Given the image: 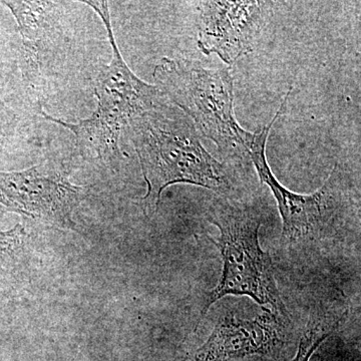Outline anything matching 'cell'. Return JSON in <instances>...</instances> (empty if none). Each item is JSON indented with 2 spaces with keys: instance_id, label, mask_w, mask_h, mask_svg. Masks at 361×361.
<instances>
[{
  "instance_id": "3",
  "label": "cell",
  "mask_w": 361,
  "mask_h": 361,
  "mask_svg": "<svg viewBox=\"0 0 361 361\" xmlns=\"http://www.w3.org/2000/svg\"><path fill=\"white\" fill-rule=\"evenodd\" d=\"M207 217L219 230L217 240L208 238L220 251L223 269L219 282L205 299L200 322L220 299L243 295L250 297L263 310L288 322V311L278 289L272 259L259 243L262 220L258 211L216 198L209 207Z\"/></svg>"
},
{
  "instance_id": "7",
  "label": "cell",
  "mask_w": 361,
  "mask_h": 361,
  "mask_svg": "<svg viewBox=\"0 0 361 361\" xmlns=\"http://www.w3.org/2000/svg\"><path fill=\"white\" fill-rule=\"evenodd\" d=\"M268 2H199L198 42L203 54H216L233 65L253 51L265 20Z\"/></svg>"
},
{
  "instance_id": "1",
  "label": "cell",
  "mask_w": 361,
  "mask_h": 361,
  "mask_svg": "<svg viewBox=\"0 0 361 361\" xmlns=\"http://www.w3.org/2000/svg\"><path fill=\"white\" fill-rule=\"evenodd\" d=\"M129 127L148 186L141 202L147 217L155 215L161 193L171 185L185 183L229 193L232 184L225 166L204 148L193 123L182 111L161 104L135 116Z\"/></svg>"
},
{
  "instance_id": "11",
  "label": "cell",
  "mask_w": 361,
  "mask_h": 361,
  "mask_svg": "<svg viewBox=\"0 0 361 361\" xmlns=\"http://www.w3.org/2000/svg\"><path fill=\"white\" fill-rule=\"evenodd\" d=\"M346 314L348 312L344 313V315L334 322H315L310 323V326L306 329L302 336L300 337L295 356L289 361H310L311 356L322 345L323 341H326L332 334L336 331Z\"/></svg>"
},
{
  "instance_id": "5",
  "label": "cell",
  "mask_w": 361,
  "mask_h": 361,
  "mask_svg": "<svg viewBox=\"0 0 361 361\" xmlns=\"http://www.w3.org/2000/svg\"><path fill=\"white\" fill-rule=\"evenodd\" d=\"M292 89L270 123L258 132L250 133L246 142L259 179L270 188L277 202L282 219V242L289 245L313 243L332 236L350 206L348 183L338 165L317 191L312 194L295 193L285 188L273 174L266 159V144L271 128L286 106Z\"/></svg>"
},
{
  "instance_id": "12",
  "label": "cell",
  "mask_w": 361,
  "mask_h": 361,
  "mask_svg": "<svg viewBox=\"0 0 361 361\" xmlns=\"http://www.w3.org/2000/svg\"><path fill=\"white\" fill-rule=\"evenodd\" d=\"M20 118L0 97V155L16 135Z\"/></svg>"
},
{
  "instance_id": "8",
  "label": "cell",
  "mask_w": 361,
  "mask_h": 361,
  "mask_svg": "<svg viewBox=\"0 0 361 361\" xmlns=\"http://www.w3.org/2000/svg\"><path fill=\"white\" fill-rule=\"evenodd\" d=\"M284 322L269 312L251 320L228 313L212 334L185 361H241L253 357H274L284 348Z\"/></svg>"
},
{
  "instance_id": "4",
  "label": "cell",
  "mask_w": 361,
  "mask_h": 361,
  "mask_svg": "<svg viewBox=\"0 0 361 361\" xmlns=\"http://www.w3.org/2000/svg\"><path fill=\"white\" fill-rule=\"evenodd\" d=\"M154 78L163 96L192 121L199 135L227 155L247 154L250 132L235 116L234 82L228 68L214 70L191 59L164 58Z\"/></svg>"
},
{
  "instance_id": "9",
  "label": "cell",
  "mask_w": 361,
  "mask_h": 361,
  "mask_svg": "<svg viewBox=\"0 0 361 361\" xmlns=\"http://www.w3.org/2000/svg\"><path fill=\"white\" fill-rule=\"evenodd\" d=\"M9 9L18 23L23 42V59L27 80L39 71L42 59L49 56L51 44L59 35V2L0 1Z\"/></svg>"
},
{
  "instance_id": "2",
  "label": "cell",
  "mask_w": 361,
  "mask_h": 361,
  "mask_svg": "<svg viewBox=\"0 0 361 361\" xmlns=\"http://www.w3.org/2000/svg\"><path fill=\"white\" fill-rule=\"evenodd\" d=\"M103 21L111 47V63L97 78L94 96L97 106L90 118L70 123L54 118L42 111L49 122L61 126L75 135L78 148L85 156L116 163L121 158V134L132 118L160 106L161 90L137 77L126 63L111 25L110 6L106 1L87 0Z\"/></svg>"
},
{
  "instance_id": "6",
  "label": "cell",
  "mask_w": 361,
  "mask_h": 361,
  "mask_svg": "<svg viewBox=\"0 0 361 361\" xmlns=\"http://www.w3.org/2000/svg\"><path fill=\"white\" fill-rule=\"evenodd\" d=\"M87 188L70 180L63 161L49 160L20 171H0V205L56 227H71Z\"/></svg>"
},
{
  "instance_id": "10",
  "label": "cell",
  "mask_w": 361,
  "mask_h": 361,
  "mask_svg": "<svg viewBox=\"0 0 361 361\" xmlns=\"http://www.w3.org/2000/svg\"><path fill=\"white\" fill-rule=\"evenodd\" d=\"M26 235L20 224L13 229L0 231V290L16 282L20 270Z\"/></svg>"
}]
</instances>
